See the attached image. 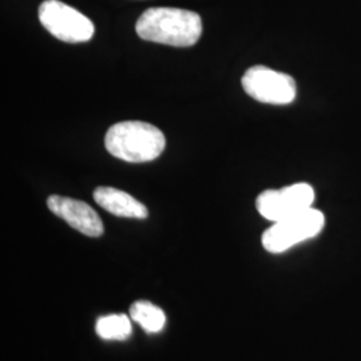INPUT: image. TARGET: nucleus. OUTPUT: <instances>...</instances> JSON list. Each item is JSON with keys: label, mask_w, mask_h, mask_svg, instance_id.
Masks as SVG:
<instances>
[{"label": "nucleus", "mask_w": 361, "mask_h": 361, "mask_svg": "<svg viewBox=\"0 0 361 361\" xmlns=\"http://www.w3.org/2000/svg\"><path fill=\"white\" fill-rule=\"evenodd\" d=\"M135 31L140 38L147 42L173 47H190L201 38L202 20L193 11L154 7L140 16Z\"/></svg>", "instance_id": "1"}, {"label": "nucleus", "mask_w": 361, "mask_h": 361, "mask_svg": "<svg viewBox=\"0 0 361 361\" xmlns=\"http://www.w3.org/2000/svg\"><path fill=\"white\" fill-rule=\"evenodd\" d=\"M106 150L130 164H145L157 159L166 147L164 133L154 125L140 121L118 122L107 130Z\"/></svg>", "instance_id": "2"}, {"label": "nucleus", "mask_w": 361, "mask_h": 361, "mask_svg": "<svg viewBox=\"0 0 361 361\" xmlns=\"http://www.w3.org/2000/svg\"><path fill=\"white\" fill-rule=\"evenodd\" d=\"M325 226L323 212L310 207L292 217L273 222L262 234V246L267 252L279 255L304 241L317 237Z\"/></svg>", "instance_id": "3"}, {"label": "nucleus", "mask_w": 361, "mask_h": 361, "mask_svg": "<svg viewBox=\"0 0 361 361\" xmlns=\"http://www.w3.org/2000/svg\"><path fill=\"white\" fill-rule=\"evenodd\" d=\"M39 20L55 38L66 43H83L94 37L90 19L59 0H46L39 7Z\"/></svg>", "instance_id": "4"}, {"label": "nucleus", "mask_w": 361, "mask_h": 361, "mask_svg": "<svg viewBox=\"0 0 361 361\" xmlns=\"http://www.w3.org/2000/svg\"><path fill=\"white\" fill-rule=\"evenodd\" d=\"M241 83L246 94L261 104L284 106L296 99V80L265 66H255L246 70Z\"/></svg>", "instance_id": "5"}, {"label": "nucleus", "mask_w": 361, "mask_h": 361, "mask_svg": "<svg viewBox=\"0 0 361 361\" xmlns=\"http://www.w3.org/2000/svg\"><path fill=\"white\" fill-rule=\"evenodd\" d=\"M314 197L313 188L301 182L279 190L271 189L262 192L257 197L256 207L264 219L277 222L312 207Z\"/></svg>", "instance_id": "6"}, {"label": "nucleus", "mask_w": 361, "mask_h": 361, "mask_svg": "<svg viewBox=\"0 0 361 361\" xmlns=\"http://www.w3.org/2000/svg\"><path fill=\"white\" fill-rule=\"evenodd\" d=\"M47 207L55 216L65 219L71 228L85 235L101 237L104 234L102 219L90 205L83 201L62 195H51L47 200Z\"/></svg>", "instance_id": "7"}, {"label": "nucleus", "mask_w": 361, "mask_h": 361, "mask_svg": "<svg viewBox=\"0 0 361 361\" xmlns=\"http://www.w3.org/2000/svg\"><path fill=\"white\" fill-rule=\"evenodd\" d=\"M94 201L106 212L123 219H143L149 216L147 207L126 192L116 188L99 186L94 190Z\"/></svg>", "instance_id": "8"}, {"label": "nucleus", "mask_w": 361, "mask_h": 361, "mask_svg": "<svg viewBox=\"0 0 361 361\" xmlns=\"http://www.w3.org/2000/svg\"><path fill=\"white\" fill-rule=\"evenodd\" d=\"M130 317L140 324L147 334H158L166 324L165 312L150 301H137L130 307Z\"/></svg>", "instance_id": "9"}, {"label": "nucleus", "mask_w": 361, "mask_h": 361, "mask_svg": "<svg viewBox=\"0 0 361 361\" xmlns=\"http://www.w3.org/2000/svg\"><path fill=\"white\" fill-rule=\"evenodd\" d=\"M95 332L104 340H126L133 332L131 317L126 314H109L101 317Z\"/></svg>", "instance_id": "10"}]
</instances>
